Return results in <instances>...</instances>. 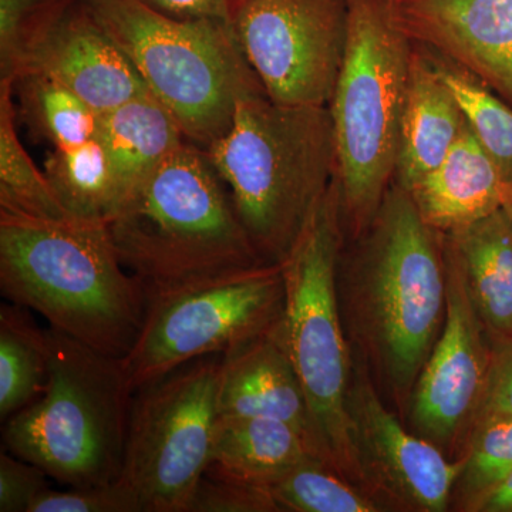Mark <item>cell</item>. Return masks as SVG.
I'll list each match as a JSON object with an SVG mask.
<instances>
[{
	"mask_svg": "<svg viewBox=\"0 0 512 512\" xmlns=\"http://www.w3.org/2000/svg\"><path fill=\"white\" fill-rule=\"evenodd\" d=\"M343 244L336 268L340 315L352 352L384 402L406 419L414 384L443 330V235L421 220L393 181L369 227Z\"/></svg>",
	"mask_w": 512,
	"mask_h": 512,
	"instance_id": "1",
	"label": "cell"
},
{
	"mask_svg": "<svg viewBox=\"0 0 512 512\" xmlns=\"http://www.w3.org/2000/svg\"><path fill=\"white\" fill-rule=\"evenodd\" d=\"M0 291L50 328L126 357L146 320L148 295L120 261L104 221L39 220L0 211Z\"/></svg>",
	"mask_w": 512,
	"mask_h": 512,
	"instance_id": "2",
	"label": "cell"
},
{
	"mask_svg": "<svg viewBox=\"0 0 512 512\" xmlns=\"http://www.w3.org/2000/svg\"><path fill=\"white\" fill-rule=\"evenodd\" d=\"M148 299L269 265L202 148L184 141L106 222Z\"/></svg>",
	"mask_w": 512,
	"mask_h": 512,
	"instance_id": "3",
	"label": "cell"
},
{
	"mask_svg": "<svg viewBox=\"0 0 512 512\" xmlns=\"http://www.w3.org/2000/svg\"><path fill=\"white\" fill-rule=\"evenodd\" d=\"M205 153L255 251L265 264H282L336 180L329 106H288L251 94Z\"/></svg>",
	"mask_w": 512,
	"mask_h": 512,
	"instance_id": "4",
	"label": "cell"
},
{
	"mask_svg": "<svg viewBox=\"0 0 512 512\" xmlns=\"http://www.w3.org/2000/svg\"><path fill=\"white\" fill-rule=\"evenodd\" d=\"M348 43L329 103L346 238L362 234L396 178L414 50L396 0H346Z\"/></svg>",
	"mask_w": 512,
	"mask_h": 512,
	"instance_id": "5",
	"label": "cell"
},
{
	"mask_svg": "<svg viewBox=\"0 0 512 512\" xmlns=\"http://www.w3.org/2000/svg\"><path fill=\"white\" fill-rule=\"evenodd\" d=\"M49 329V382L42 396L3 421V448L60 485L119 480L134 389L123 359Z\"/></svg>",
	"mask_w": 512,
	"mask_h": 512,
	"instance_id": "6",
	"label": "cell"
},
{
	"mask_svg": "<svg viewBox=\"0 0 512 512\" xmlns=\"http://www.w3.org/2000/svg\"><path fill=\"white\" fill-rule=\"evenodd\" d=\"M84 2L185 140L202 150L227 133L239 101L265 93L232 23L168 18L138 0Z\"/></svg>",
	"mask_w": 512,
	"mask_h": 512,
	"instance_id": "7",
	"label": "cell"
},
{
	"mask_svg": "<svg viewBox=\"0 0 512 512\" xmlns=\"http://www.w3.org/2000/svg\"><path fill=\"white\" fill-rule=\"evenodd\" d=\"M345 239L333 183L305 234L281 264L282 329L308 399L323 460L360 487L346 416L353 355L336 291V268Z\"/></svg>",
	"mask_w": 512,
	"mask_h": 512,
	"instance_id": "8",
	"label": "cell"
},
{
	"mask_svg": "<svg viewBox=\"0 0 512 512\" xmlns=\"http://www.w3.org/2000/svg\"><path fill=\"white\" fill-rule=\"evenodd\" d=\"M221 360L200 357L134 390L121 478L143 512H188L211 463Z\"/></svg>",
	"mask_w": 512,
	"mask_h": 512,
	"instance_id": "9",
	"label": "cell"
},
{
	"mask_svg": "<svg viewBox=\"0 0 512 512\" xmlns=\"http://www.w3.org/2000/svg\"><path fill=\"white\" fill-rule=\"evenodd\" d=\"M284 308L281 264L153 296L140 336L123 357L128 380L136 390L192 360L225 355L271 329Z\"/></svg>",
	"mask_w": 512,
	"mask_h": 512,
	"instance_id": "10",
	"label": "cell"
},
{
	"mask_svg": "<svg viewBox=\"0 0 512 512\" xmlns=\"http://www.w3.org/2000/svg\"><path fill=\"white\" fill-rule=\"evenodd\" d=\"M232 26L269 99L329 106L348 43L346 0H241Z\"/></svg>",
	"mask_w": 512,
	"mask_h": 512,
	"instance_id": "11",
	"label": "cell"
},
{
	"mask_svg": "<svg viewBox=\"0 0 512 512\" xmlns=\"http://www.w3.org/2000/svg\"><path fill=\"white\" fill-rule=\"evenodd\" d=\"M352 355L346 416L360 487L383 511L450 510L460 463L406 427L384 402L366 363Z\"/></svg>",
	"mask_w": 512,
	"mask_h": 512,
	"instance_id": "12",
	"label": "cell"
},
{
	"mask_svg": "<svg viewBox=\"0 0 512 512\" xmlns=\"http://www.w3.org/2000/svg\"><path fill=\"white\" fill-rule=\"evenodd\" d=\"M443 235V234H441ZM447 313L407 409V427L457 461L483 394L493 345L468 295L466 279L443 235Z\"/></svg>",
	"mask_w": 512,
	"mask_h": 512,
	"instance_id": "13",
	"label": "cell"
},
{
	"mask_svg": "<svg viewBox=\"0 0 512 512\" xmlns=\"http://www.w3.org/2000/svg\"><path fill=\"white\" fill-rule=\"evenodd\" d=\"M29 73L63 84L99 114L151 94L84 0H77L33 43L18 79Z\"/></svg>",
	"mask_w": 512,
	"mask_h": 512,
	"instance_id": "14",
	"label": "cell"
},
{
	"mask_svg": "<svg viewBox=\"0 0 512 512\" xmlns=\"http://www.w3.org/2000/svg\"><path fill=\"white\" fill-rule=\"evenodd\" d=\"M412 39L473 73L512 106V0H396Z\"/></svg>",
	"mask_w": 512,
	"mask_h": 512,
	"instance_id": "15",
	"label": "cell"
},
{
	"mask_svg": "<svg viewBox=\"0 0 512 512\" xmlns=\"http://www.w3.org/2000/svg\"><path fill=\"white\" fill-rule=\"evenodd\" d=\"M218 413L222 419L266 417L285 421L301 431L323 460L308 399L286 348L282 319L222 355Z\"/></svg>",
	"mask_w": 512,
	"mask_h": 512,
	"instance_id": "16",
	"label": "cell"
},
{
	"mask_svg": "<svg viewBox=\"0 0 512 512\" xmlns=\"http://www.w3.org/2000/svg\"><path fill=\"white\" fill-rule=\"evenodd\" d=\"M507 188L500 168L466 123L446 158L406 191L421 220L439 234H450L501 210Z\"/></svg>",
	"mask_w": 512,
	"mask_h": 512,
	"instance_id": "17",
	"label": "cell"
},
{
	"mask_svg": "<svg viewBox=\"0 0 512 512\" xmlns=\"http://www.w3.org/2000/svg\"><path fill=\"white\" fill-rule=\"evenodd\" d=\"M464 128L466 119L430 56L414 52L394 181L410 190L446 158Z\"/></svg>",
	"mask_w": 512,
	"mask_h": 512,
	"instance_id": "18",
	"label": "cell"
},
{
	"mask_svg": "<svg viewBox=\"0 0 512 512\" xmlns=\"http://www.w3.org/2000/svg\"><path fill=\"white\" fill-rule=\"evenodd\" d=\"M491 345L512 342V222L503 208L443 234Z\"/></svg>",
	"mask_w": 512,
	"mask_h": 512,
	"instance_id": "19",
	"label": "cell"
},
{
	"mask_svg": "<svg viewBox=\"0 0 512 512\" xmlns=\"http://www.w3.org/2000/svg\"><path fill=\"white\" fill-rule=\"evenodd\" d=\"M99 138L113 168L120 207L165 158L187 141L153 94L100 114Z\"/></svg>",
	"mask_w": 512,
	"mask_h": 512,
	"instance_id": "20",
	"label": "cell"
},
{
	"mask_svg": "<svg viewBox=\"0 0 512 512\" xmlns=\"http://www.w3.org/2000/svg\"><path fill=\"white\" fill-rule=\"evenodd\" d=\"M312 457L308 440L285 421L220 417L215 427L211 463L251 483L268 487Z\"/></svg>",
	"mask_w": 512,
	"mask_h": 512,
	"instance_id": "21",
	"label": "cell"
},
{
	"mask_svg": "<svg viewBox=\"0 0 512 512\" xmlns=\"http://www.w3.org/2000/svg\"><path fill=\"white\" fill-rule=\"evenodd\" d=\"M50 372L49 329L40 328L28 308L0 306V419L36 402Z\"/></svg>",
	"mask_w": 512,
	"mask_h": 512,
	"instance_id": "22",
	"label": "cell"
},
{
	"mask_svg": "<svg viewBox=\"0 0 512 512\" xmlns=\"http://www.w3.org/2000/svg\"><path fill=\"white\" fill-rule=\"evenodd\" d=\"M13 92V80H0V211L39 220L74 218L20 141Z\"/></svg>",
	"mask_w": 512,
	"mask_h": 512,
	"instance_id": "23",
	"label": "cell"
},
{
	"mask_svg": "<svg viewBox=\"0 0 512 512\" xmlns=\"http://www.w3.org/2000/svg\"><path fill=\"white\" fill-rule=\"evenodd\" d=\"M45 174L74 218L107 222L119 210V188L99 134L80 146L55 148Z\"/></svg>",
	"mask_w": 512,
	"mask_h": 512,
	"instance_id": "24",
	"label": "cell"
},
{
	"mask_svg": "<svg viewBox=\"0 0 512 512\" xmlns=\"http://www.w3.org/2000/svg\"><path fill=\"white\" fill-rule=\"evenodd\" d=\"M468 128L508 184H512V106L473 73L443 56H430Z\"/></svg>",
	"mask_w": 512,
	"mask_h": 512,
	"instance_id": "25",
	"label": "cell"
},
{
	"mask_svg": "<svg viewBox=\"0 0 512 512\" xmlns=\"http://www.w3.org/2000/svg\"><path fill=\"white\" fill-rule=\"evenodd\" d=\"M26 120L55 148L87 143L99 134L100 114L72 90L43 74H23L15 82Z\"/></svg>",
	"mask_w": 512,
	"mask_h": 512,
	"instance_id": "26",
	"label": "cell"
},
{
	"mask_svg": "<svg viewBox=\"0 0 512 512\" xmlns=\"http://www.w3.org/2000/svg\"><path fill=\"white\" fill-rule=\"evenodd\" d=\"M450 510L478 512L488 495L512 474V420L487 419L474 424L463 454Z\"/></svg>",
	"mask_w": 512,
	"mask_h": 512,
	"instance_id": "27",
	"label": "cell"
},
{
	"mask_svg": "<svg viewBox=\"0 0 512 512\" xmlns=\"http://www.w3.org/2000/svg\"><path fill=\"white\" fill-rule=\"evenodd\" d=\"M279 512H382L359 485L318 457L268 485Z\"/></svg>",
	"mask_w": 512,
	"mask_h": 512,
	"instance_id": "28",
	"label": "cell"
},
{
	"mask_svg": "<svg viewBox=\"0 0 512 512\" xmlns=\"http://www.w3.org/2000/svg\"><path fill=\"white\" fill-rule=\"evenodd\" d=\"M77 0H0V80L18 79L30 47Z\"/></svg>",
	"mask_w": 512,
	"mask_h": 512,
	"instance_id": "29",
	"label": "cell"
},
{
	"mask_svg": "<svg viewBox=\"0 0 512 512\" xmlns=\"http://www.w3.org/2000/svg\"><path fill=\"white\" fill-rule=\"evenodd\" d=\"M188 512H279L266 485L251 483L210 463Z\"/></svg>",
	"mask_w": 512,
	"mask_h": 512,
	"instance_id": "30",
	"label": "cell"
},
{
	"mask_svg": "<svg viewBox=\"0 0 512 512\" xmlns=\"http://www.w3.org/2000/svg\"><path fill=\"white\" fill-rule=\"evenodd\" d=\"M29 512H143L140 497L123 478L106 484L49 487L36 498Z\"/></svg>",
	"mask_w": 512,
	"mask_h": 512,
	"instance_id": "31",
	"label": "cell"
},
{
	"mask_svg": "<svg viewBox=\"0 0 512 512\" xmlns=\"http://www.w3.org/2000/svg\"><path fill=\"white\" fill-rule=\"evenodd\" d=\"M50 477L36 464L2 448L0 453V512H29Z\"/></svg>",
	"mask_w": 512,
	"mask_h": 512,
	"instance_id": "32",
	"label": "cell"
},
{
	"mask_svg": "<svg viewBox=\"0 0 512 512\" xmlns=\"http://www.w3.org/2000/svg\"><path fill=\"white\" fill-rule=\"evenodd\" d=\"M487 419L512 420V342L493 346L490 369L473 426Z\"/></svg>",
	"mask_w": 512,
	"mask_h": 512,
	"instance_id": "33",
	"label": "cell"
},
{
	"mask_svg": "<svg viewBox=\"0 0 512 512\" xmlns=\"http://www.w3.org/2000/svg\"><path fill=\"white\" fill-rule=\"evenodd\" d=\"M138 2L168 18L232 23L241 0H138Z\"/></svg>",
	"mask_w": 512,
	"mask_h": 512,
	"instance_id": "34",
	"label": "cell"
},
{
	"mask_svg": "<svg viewBox=\"0 0 512 512\" xmlns=\"http://www.w3.org/2000/svg\"><path fill=\"white\" fill-rule=\"evenodd\" d=\"M478 512H512V474L488 495Z\"/></svg>",
	"mask_w": 512,
	"mask_h": 512,
	"instance_id": "35",
	"label": "cell"
},
{
	"mask_svg": "<svg viewBox=\"0 0 512 512\" xmlns=\"http://www.w3.org/2000/svg\"><path fill=\"white\" fill-rule=\"evenodd\" d=\"M503 210L507 217L512 222V184H508L507 192H505V198L503 202Z\"/></svg>",
	"mask_w": 512,
	"mask_h": 512,
	"instance_id": "36",
	"label": "cell"
}]
</instances>
